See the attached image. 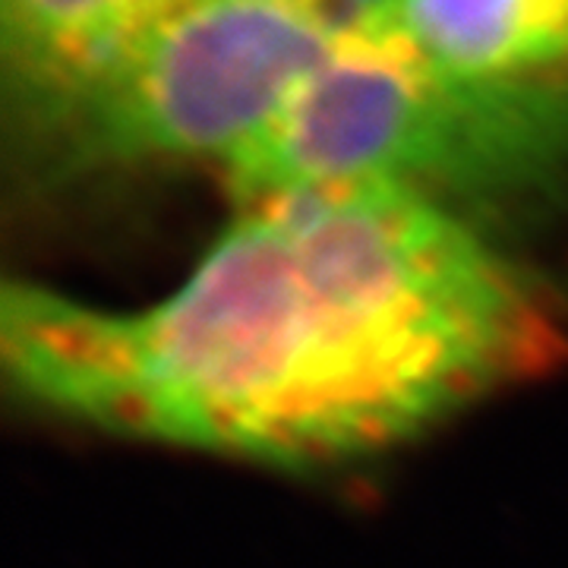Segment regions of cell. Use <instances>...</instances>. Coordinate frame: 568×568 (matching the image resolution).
<instances>
[{
    "label": "cell",
    "mask_w": 568,
    "mask_h": 568,
    "mask_svg": "<svg viewBox=\"0 0 568 568\" xmlns=\"http://www.w3.org/2000/svg\"><path fill=\"white\" fill-rule=\"evenodd\" d=\"M0 357L29 405L99 433L332 465L549 373L568 310L462 212L345 181L237 203L145 306L7 284Z\"/></svg>",
    "instance_id": "obj_1"
},
{
    "label": "cell",
    "mask_w": 568,
    "mask_h": 568,
    "mask_svg": "<svg viewBox=\"0 0 568 568\" xmlns=\"http://www.w3.org/2000/svg\"><path fill=\"white\" fill-rule=\"evenodd\" d=\"M222 171L234 203L345 181L448 209L552 193L568 183V77H448L347 17L328 58Z\"/></svg>",
    "instance_id": "obj_2"
},
{
    "label": "cell",
    "mask_w": 568,
    "mask_h": 568,
    "mask_svg": "<svg viewBox=\"0 0 568 568\" xmlns=\"http://www.w3.org/2000/svg\"><path fill=\"white\" fill-rule=\"evenodd\" d=\"M338 0H174L82 80L20 111L39 164H227L328 58Z\"/></svg>",
    "instance_id": "obj_3"
},
{
    "label": "cell",
    "mask_w": 568,
    "mask_h": 568,
    "mask_svg": "<svg viewBox=\"0 0 568 568\" xmlns=\"http://www.w3.org/2000/svg\"><path fill=\"white\" fill-rule=\"evenodd\" d=\"M351 17L448 77H568V0H364Z\"/></svg>",
    "instance_id": "obj_4"
},
{
    "label": "cell",
    "mask_w": 568,
    "mask_h": 568,
    "mask_svg": "<svg viewBox=\"0 0 568 568\" xmlns=\"http://www.w3.org/2000/svg\"><path fill=\"white\" fill-rule=\"evenodd\" d=\"M155 10L159 0H0L3 77L17 111L82 80Z\"/></svg>",
    "instance_id": "obj_5"
},
{
    "label": "cell",
    "mask_w": 568,
    "mask_h": 568,
    "mask_svg": "<svg viewBox=\"0 0 568 568\" xmlns=\"http://www.w3.org/2000/svg\"><path fill=\"white\" fill-rule=\"evenodd\" d=\"M168 3H174V0H159V10H162V7H168Z\"/></svg>",
    "instance_id": "obj_6"
}]
</instances>
